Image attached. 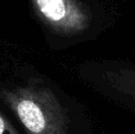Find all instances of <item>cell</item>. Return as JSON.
<instances>
[{
  "instance_id": "6da1fadb",
  "label": "cell",
  "mask_w": 135,
  "mask_h": 134,
  "mask_svg": "<svg viewBox=\"0 0 135 134\" xmlns=\"http://www.w3.org/2000/svg\"><path fill=\"white\" fill-rule=\"evenodd\" d=\"M28 134H66V120L57 99L37 85L21 87L1 94Z\"/></svg>"
},
{
  "instance_id": "7a4b0ae2",
  "label": "cell",
  "mask_w": 135,
  "mask_h": 134,
  "mask_svg": "<svg viewBox=\"0 0 135 134\" xmlns=\"http://www.w3.org/2000/svg\"><path fill=\"white\" fill-rule=\"evenodd\" d=\"M37 14L55 31L65 35L82 32L90 19L76 0H31Z\"/></svg>"
},
{
  "instance_id": "3957f363",
  "label": "cell",
  "mask_w": 135,
  "mask_h": 134,
  "mask_svg": "<svg viewBox=\"0 0 135 134\" xmlns=\"http://www.w3.org/2000/svg\"><path fill=\"white\" fill-rule=\"evenodd\" d=\"M108 83L116 92L135 100V68L120 66L107 73Z\"/></svg>"
},
{
  "instance_id": "277c9868",
  "label": "cell",
  "mask_w": 135,
  "mask_h": 134,
  "mask_svg": "<svg viewBox=\"0 0 135 134\" xmlns=\"http://www.w3.org/2000/svg\"><path fill=\"white\" fill-rule=\"evenodd\" d=\"M0 134H17L14 127L4 115H1V113H0Z\"/></svg>"
}]
</instances>
